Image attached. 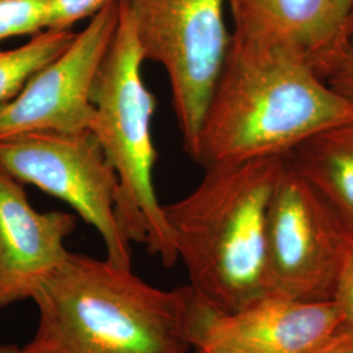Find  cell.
<instances>
[{"mask_svg": "<svg viewBox=\"0 0 353 353\" xmlns=\"http://www.w3.org/2000/svg\"><path fill=\"white\" fill-rule=\"evenodd\" d=\"M33 353H191L196 299L160 290L132 268L70 252L32 300Z\"/></svg>", "mask_w": 353, "mask_h": 353, "instance_id": "2", "label": "cell"}, {"mask_svg": "<svg viewBox=\"0 0 353 353\" xmlns=\"http://www.w3.org/2000/svg\"><path fill=\"white\" fill-rule=\"evenodd\" d=\"M350 229L284 157L265 221L270 296L330 303Z\"/></svg>", "mask_w": 353, "mask_h": 353, "instance_id": "7", "label": "cell"}, {"mask_svg": "<svg viewBox=\"0 0 353 353\" xmlns=\"http://www.w3.org/2000/svg\"><path fill=\"white\" fill-rule=\"evenodd\" d=\"M345 37L348 42H353V8L350 16H348V20H347V26H345Z\"/></svg>", "mask_w": 353, "mask_h": 353, "instance_id": "21", "label": "cell"}, {"mask_svg": "<svg viewBox=\"0 0 353 353\" xmlns=\"http://www.w3.org/2000/svg\"><path fill=\"white\" fill-rule=\"evenodd\" d=\"M105 0H55L48 29L71 30L77 21L90 17Z\"/></svg>", "mask_w": 353, "mask_h": 353, "instance_id": "16", "label": "cell"}, {"mask_svg": "<svg viewBox=\"0 0 353 353\" xmlns=\"http://www.w3.org/2000/svg\"><path fill=\"white\" fill-rule=\"evenodd\" d=\"M0 353H33L28 345L24 347H14V345H6V347H0Z\"/></svg>", "mask_w": 353, "mask_h": 353, "instance_id": "20", "label": "cell"}, {"mask_svg": "<svg viewBox=\"0 0 353 353\" xmlns=\"http://www.w3.org/2000/svg\"><path fill=\"white\" fill-rule=\"evenodd\" d=\"M345 321L334 301L299 303L267 294L220 313L196 299L194 353H312Z\"/></svg>", "mask_w": 353, "mask_h": 353, "instance_id": "9", "label": "cell"}, {"mask_svg": "<svg viewBox=\"0 0 353 353\" xmlns=\"http://www.w3.org/2000/svg\"><path fill=\"white\" fill-rule=\"evenodd\" d=\"M55 0H0V41L49 28Z\"/></svg>", "mask_w": 353, "mask_h": 353, "instance_id": "14", "label": "cell"}, {"mask_svg": "<svg viewBox=\"0 0 353 353\" xmlns=\"http://www.w3.org/2000/svg\"><path fill=\"white\" fill-rule=\"evenodd\" d=\"M119 20V1L105 0L89 24L12 101L0 106V139L28 131L90 130V92Z\"/></svg>", "mask_w": 353, "mask_h": 353, "instance_id": "8", "label": "cell"}, {"mask_svg": "<svg viewBox=\"0 0 353 353\" xmlns=\"http://www.w3.org/2000/svg\"><path fill=\"white\" fill-rule=\"evenodd\" d=\"M350 122L352 105L300 51L230 39L192 160L205 168L285 156L321 131Z\"/></svg>", "mask_w": 353, "mask_h": 353, "instance_id": "1", "label": "cell"}, {"mask_svg": "<svg viewBox=\"0 0 353 353\" xmlns=\"http://www.w3.org/2000/svg\"><path fill=\"white\" fill-rule=\"evenodd\" d=\"M232 39L300 51L323 76L348 41L335 0H227Z\"/></svg>", "mask_w": 353, "mask_h": 353, "instance_id": "11", "label": "cell"}, {"mask_svg": "<svg viewBox=\"0 0 353 353\" xmlns=\"http://www.w3.org/2000/svg\"><path fill=\"white\" fill-rule=\"evenodd\" d=\"M227 0H127L144 61L165 68L185 151L191 159L232 34Z\"/></svg>", "mask_w": 353, "mask_h": 353, "instance_id": "5", "label": "cell"}, {"mask_svg": "<svg viewBox=\"0 0 353 353\" xmlns=\"http://www.w3.org/2000/svg\"><path fill=\"white\" fill-rule=\"evenodd\" d=\"M334 303L341 306L345 319L353 323V233L350 232L341 250L334 292Z\"/></svg>", "mask_w": 353, "mask_h": 353, "instance_id": "15", "label": "cell"}, {"mask_svg": "<svg viewBox=\"0 0 353 353\" xmlns=\"http://www.w3.org/2000/svg\"><path fill=\"white\" fill-rule=\"evenodd\" d=\"M312 353H353V323L345 321Z\"/></svg>", "mask_w": 353, "mask_h": 353, "instance_id": "18", "label": "cell"}, {"mask_svg": "<svg viewBox=\"0 0 353 353\" xmlns=\"http://www.w3.org/2000/svg\"><path fill=\"white\" fill-rule=\"evenodd\" d=\"M118 1V26L90 92L94 106L90 131L118 176L115 214L123 237L147 245L165 267H172L178 261L176 243L153 185L156 100L143 80L144 58L127 0Z\"/></svg>", "mask_w": 353, "mask_h": 353, "instance_id": "4", "label": "cell"}, {"mask_svg": "<svg viewBox=\"0 0 353 353\" xmlns=\"http://www.w3.org/2000/svg\"><path fill=\"white\" fill-rule=\"evenodd\" d=\"M284 157L353 233V122L321 131Z\"/></svg>", "mask_w": 353, "mask_h": 353, "instance_id": "12", "label": "cell"}, {"mask_svg": "<svg viewBox=\"0 0 353 353\" xmlns=\"http://www.w3.org/2000/svg\"><path fill=\"white\" fill-rule=\"evenodd\" d=\"M75 228L74 214L36 211L24 183L0 168V310L33 300L67 259Z\"/></svg>", "mask_w": 353, "mask_h": 353, "instance_id": "10", "label": "cell"}, {"mask_svg": "<svg viewBox=\"0 0 353 353\" xmlns=\"http://www.w3.org/2000/svg\"><path fill=\"white\" fill-rule=\"evenodd\" d=\"M330 88L353 106V42H348L323 76Z\"/></svg>", "mask_w": 353, "mask_h": 353, "instance_id": "17", "label": "cell"}, {"mask_svg": "<svg viewBox=\"0 0 353 353\" xmlns=\"http://www.w3.org/2000/svg\"><path fill=\"white\" fill-rule=\"evenodd\" d=\"M283 166L284 156L210 165L191 194L163 205L189 287L214 312L268 294L265 221Z\"/></svg>", "mask_w": 353, "mask_h": 353, "instance_id": "3", "label": "cell"}, {"mask_svg": "<svg viewBox=\"0 0 353 353\" xmlns=\"http://www.w3.org/2000/svg\"><path fill=\"white\" fill-rule=\"evenodd\" d=\"M72 30L45 29L13 50H0V106L23 90L45 65L58 58L74 41Z\"/></svg>", "mask_w": 353, "mask_h": 353, "instance_id": "13", "label": "cell"}, {"mask_svg": "<svg viewBox=\"0 0 353 353\" xmlns=\"http://www.w3.org/2000/svg\"><path fill=\"white\" fill-rule=\"evenodd\" d=\"M0 168L70 204L105 242L108 259L132 268L115 214L118 176L90 130L28 131L0 139Z\"/></svg>", "mask_w": 353, "mask_h": 353, "instance_id": "6", "label": "cell"}, {"mask_svg": "<svg viewBox=\"0 0 353 353\" xmlns=\"http://www.w3.org/2000/svg\"><path fill=\"white\" fill-rule=\"evenodd\" d=\"M335 4H336V10L341 16L343 24L344 26H347L348 16L353 8V0H335Z\"/></svg>", "mask_w": 353, "mask_h": 353, "instance_id": "19", "label": "cell"}]
</instances>
